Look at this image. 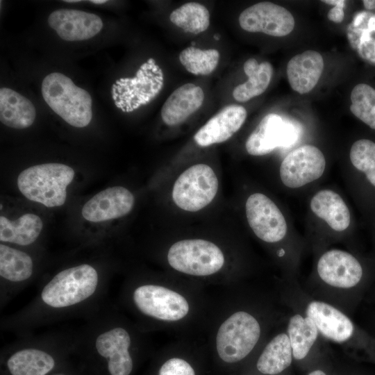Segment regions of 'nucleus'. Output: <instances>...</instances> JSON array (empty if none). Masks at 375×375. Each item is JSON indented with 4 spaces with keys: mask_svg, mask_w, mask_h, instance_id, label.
<instances>
[{
    "mask_svg": "<svg viewBox=\"0 0 375 375\" xmlns=\"http://www.w3.org/2000/svg\"><path fill=\"white\" fill-rule=\"evenodd\" d=\"M312 212L323 219L333 230L343 231L351 222L350 212L342 198L331 190H322L311 199Z\"/></svg>",
    "mask_w": 375,
    "mask_h": 375,
    "instance_id": "4be33fe9",
    "label": "nucleus"
},
{
    "mask_svg": "<svg viewBox=\"0 0 375 375\" xmlns=\"http://www.w3.org/2000/svg\"><path fill=\"white\" fill-rule=\"evenodd\" d=\"M165 260L172 274L205 287L238 283L227 252L210 240L190 238L174 241L167 247Z\"/></svg>",
    "mask_w": 375,
    "mask_h": 375,
    "instance_id": "7ed1b4c3",
    "label": "nucleus"
},
{
    "mask_svg": "<svg viewBox=\"0 0 375 375\" xmlns=\"http://www.w3.org/2000/svg\"><path fill=\"white\" fill-rule=\"evenodd\" d=\"M349 158L352 165L365 173L375 187V143L367 139L356 141L351 147Z\"/></svg>",
    "mask_w": 375,
    "mask_h": 375,
    "instance_id": "7c9ffc66",
    "label": "nucleus"
},
{
    "mask_svg": "<svg viewBox=\"0 0 375 375\" xmlns=\"http://www.w3.org/2000/svg\"><path fill=\"white\" fill-rule=\"evenodd\" d=\"M245 211L250 228L262 241L276 243L285 236L288 226L283 213L264 194H251L247 199Z\"/></svg>",
    "mask_w": 375,
    "mask_h": 375,
    "instance_id": "6e6552de",
    "label": "nucleus"
},
{
    "mask_svg": "<svg viewBox=\"0 0 375 375\" xmlns=\"http://www.w3.org/2000/svg\"><path fill=\"white\" fill-rule=\"evenodd\" d=\"M219 57V52L217 49L201 50L190 47L180 53L179 61L188 72L194 75L206 76L216 69Z\"/></svg>",
    "mask_w": 375,
    "mask_h": 375,
    "instance_id": "c85d7f7f",
    "label": "nucleus"
},
{
    "mask_svg": "<svg viewBox=\"0 0 375 375\" xmlns=\"http://www.w3.org/2000/svg\"><path fill=\"white\" fill-rule=\"evenodd\" d=\"M36 117L33 103L19 92L8 88L0 89V121L16 129L31 126Z\"/></svg>",
    "mask_w": 375,
    "mask_h": 375,
    "instance_id": "412c9836",
    "label": "nucleus"
},
{
    "mask_svg": "<svg viewBox=\"0 0 375 375\" xmlns=\"http://www.w3.org/2000/svg\"><path fill=\"white\" fill-rule=\"evenodd\" d=\"M54 365V359L50 354L36 349L19 350L7 361L12 375H46Z\"/></svg>",
    "mask_w": 375,
    "mask_h": 375,
    "instance_id": "393cba45",
    "label": "nucleus"
},
{
    "mask_svg": "<svg viewBox=\"0 0 375 375\" xmlns=\"http://www.w3.org/2000/svg\"><path fill=\"white\" fill-rule=\"evenodd\" d=\"M317 272L326 284L340 289L355 287L362 276L358 260L351 253L340 249H331L323 253L317 262Z\"/></svg>",
    "mask_w": 375,
    "mask_h": 375,
    "instance_id": "ddd939ff",
    "label": "nucleus"
},
{
    "mask_svg": "<svg viewBox=\"0 0 375 375\" xmlns=\"http://www.w3.org/2000/svg\"><path fill=\"white\" fill-rule=\"evenodd\" d=\"M308 375H326L323 371L317 369L308 374Z\"/></svg>",
    "mask_w": 375,
    "mask_h": 375,
    "instance_id": "e433bc0d",
    "label": "nucleus"
},
{
    "mask_svg": "<svg viewBox=\"0 0 375 375\" xmlns=\"http://www.w3.org/2000/svg\"><path fill=\"white\" fill-rule=\"evenodd\" d=\"M324 66V59L316 51H306L292 57L286 69L292 89L301 94L310 92L317 84Z\"/></svg>",
    "mask_w": 375,
    "mask_h": 375,
    "instance_id": "6ab92c4d",
    "label": "nucleus"
},
{
    "mask_svg": "<svg viewBox=\"0 0 375 375\" xmlns=\"http://www.w3.org/2000/svg\"><path fill=\"white\" fill-rule=\"evenodd\" d=\"M351 112L359 119L375 129V90L365 83L356 85L350 95Z\"/></svg>",
    "mask_w": 375,
    "mask_h": 375,
    "instance_id": "c756f323",
    "label": "nucleus"
},
{
    "mask_svg": "<svg viewBox=\"0 0 375 375\" xmlns=\"http://www.w3.org/2000/svg\"><path fill=\"white\" fill-rule=\"evenodd\" d=\"M240 27L250 33L283 37L292 32L294 19L290 11L276 3L259 2L244 10L239 16Z\"/></svg>",
    "mask_w": 375,
    "mask_h": 375,
    "instance_id": "9d476101",
    "label": "nucleus"
},
{
    "mask_svg": "<svg viewBox=\"0 0 375 375\" xmlns=\"http://www.w3.org/2000/svg\"><path fill=\"white\" fill-rule=\"evenodd\" d=\"M345 2L344 1L342 3L335 6L328 11L327 17L330 21L335 23H340L343 21L344 17L343 8Z\"/></svg>",
    "mask_w": 375,
    "mask_h": 375,
    "instance_id": "2f4dec72",
    "label": "nucleus"
},
{
    "mask_svg": "<svg viewBox=\"0 0 375 375\" xmlns=\"http://www.w3.org/2000/svg\"><path fill=\"white\" fill-rule=\"evenodd\" d=\"M170 21L185 32L199 34L210 25V13L202 4L197 2L184 3L169 15Z\"/></svg>",
    "mask_w": 375,
    "mask_h": 375,
    "instance_id": "cd10ccee",
    "label": "nucleus"
},
{
    "mask_svg": "<svg viewBox=\"0 0 375 375\" xmlns=\"http://www.w3.org/2000/svg\"><path fill=\"white\" fill-rule=\"evenodd\" d=\"M32 258L25 252L0 244V275L12 282L29 278L33 273Z\"/></svg>",
    "mask_w": 375,
    "mask_h": 375,
    "instance_id": "bb28decb",
    "label": "nucleus"
},
{
    "mask_svg": "<svg viewBox=\"0 0 375 375\" xmlns=\"http://www.w3.org/2000/svg\"><path fill=\"white\" fill-rule=\"evenodd\" d=\"M369 29L370 31H374L375 30V16L372 17L370 20L369 21L368 24Z\"/></svg>",
    "mask_w": 375,
    "mask_h": 375,
    "instance_id": "c9c22d12",
    "label": "nucleus"
},
{
    "mask_svg": "<svg viewBox=\"0 0 375 375\" xmlns=\"http://www.w3.org/2000/svg\"><path fill=\"white\" fill-rule=\"evenodd\" d=\"M256 369L264 375H276L290 366L293 353L287 333L281 332L267 337L260 347Z\"/></svg>",
    "mask_w": 375,
    "mask_h": 375,
    "instance_id": "aec40b11",
    "label": "nucleus"
},
{
    "mask_svg": "<svg viewBox=\"0 0 375 375\" xmlns=\"http://www.w3.org/2000/svg\"><path fill=\"white\" fill-rule=\"evenodd\" d=\"M91 3L94 4H103L106 2H107L106 0H91L90 1Z\"/></svg>",
    "mask_w": 375,
    "mask_h": 375,
    "instance_id": "4c0bfd02",
    "label": "nucleus"
},
{
    "mask_svg": "<svg viewBox=\"0 0 375 375\" xmlns=\"http://www.w3.org/2000/svg\"><path fill=\"white\" fill-rule=\"evenodd\" d=\"M42 94L47 105L69 125L83 128L92 118V100L85 90L65 74L53 72L42 83Z\"/></svg>",
    "mask_w": 375,
    "mask_h": 375,
    "instance_id": "20e7f679",
    "label": "nucleus"
},
{
    "mask_svg": "<svg viewBox=\"0 0 375 375\" xmlns=\"http://www.w3.org/2000/svg\"><path fill=\"white\" fill-rule=\"evenodd\" d=\"M326 159L315 146L305 144L289 153L280 166V178L288 188H298L319 178Z\"/></svg>",
    "mask_w": 375,
    "mask_h": 375,
    "instance_id": "1a4fd4ad",
    "label": "nucleus"
},
{
    "mask_svg": "<svg viewBox=\"0 0 375 375\" xmlns=\"http://www.w3.org/2000/svg\"><path fill=\"white\" fill-rule=\"evenodd\" d=\"M43 227L41 218L33 213L24 214L11 221L0 217V240L26 246L34 242Z\"/></svg>",
    "mask_w": 375,
    "mask_h": 375,
    "instance_id": "5701e85b",
    "label": "nucleus"
},
{
    "mask_svg": "<svg viewBox=\"0 0 375 375\" xmlns=\"http://www.w3.org/2000/svg\"><path fill=\"white\" fill-rule=\"evenodd\" d=\"M296 139L292 124L280 115L271 113L265 116L248 137L245 148L251 156L269 153L277 147L289 146Z\"/></svg>",
    "mask_w": 375,
    "mask_h": 375,
    "instance_id": "f8f14e48",
    "label": "nucleus"
},
{
    "mask_svg": "<svg viewBox=\"0 0 375 375\" xmlns=\"http://www.w3.org/2000/svg\"><path fill=\"white\" fill-rule=\"evenodd\" d=\"M219 181L214 170L206 164H197L185 169L176 180L172 199L181 209L197 212L215 199Z\"/></svg>",
    "mask_w": 375,
    "mask_h": 375,
    "instance_id": "0eeeda50",
    "label": "nucleus"
},
{
    "mask_svg": "<svg viewBox=\"0 0 375 375\" xmlns=\"http://www.w3.org/2000/svg\"><path fill=\"white\" fill-rule=\"evenodd\" d=\"M49 26L66 41L88 40L103 28L101 19L94 13L74 9H58L48 17Z\"/></svg>",
    "mask_w": 375,
    "mask_h": 375,
    "instance_id": "2eb2a0df",
    "label": "nucleus"
},
{
    "mask_svg": "<svg viewBox=\"0 0 375 375\" xmlns=\"http://www.w3.org/2000/svg\"><path fill=\"white\" fill-rule=\"evenodd\" d=\"M364 7L367 10L375 8V0H364L362 1Z\"/></svg>",
    "mask_w": 375,
    "mask_h": 375,
    "instance_id": "473e14b6",
    "label": "nucleus"
},
{
    "mask_svg": "<svg viewBox=\"0 0 375 375\" xmlns=\"http://www.w3.org/2000/svg\"><path fill=\"white\" fill-rule=\"evenodd\" d=\"M287 331L293 358L303 359L317 340L319 331L316 325L310 317L295 314L289 319Z\"/></svg>",
    "mask_w": 375,
    "mask_h": 375,
    "instance_id": "a878e982",
    "label": "nucleus"
},
{
    "mask_svg": "<svg viewBox=\"0 0 375 375\" xmlns=\"http://www.w3.org/2000/svg\"><path fill=\"white\" fill-rule=\"evenodd\" d=\"M344 1V0H325V1H322V2H325L326 3L332 4V5H334V6L342 3Z\"/></svg>",
    "mask_w": 375,
    "mask_h": 375,
    "instance_id": "f704fd0d",
    "label": "nucleus"
},
{
    "mask_svg": "<svg viewBox=\"0 0 375 375\" xmlns=\"http://www.w3.org/2000/svg\"><path fill=\"white\" fill-rule=\"evenodd\" d=\"M98 274L88 264L80 265L58 273L44 287L41 297L49 306L61 308L77 304L96 291Z\"/></svg>",
    "mask_w": 375,
    "mask_h": 375,
    "instance_id": "423d86ee",
    "label": "nucleus"
},
{
    "mask_svg": "<svg viewBox=\"0 0 375 375\" xmlns=\"http://www.w3.org/2000/svg\"><path fill=\"white\" fill-rule=\"evenodd\" d=\"M214 288L203 337L206 351L220 363L237 365L260 349L274 312L267 297L238 283Z\"/></svg>",
    "mask_w": 375,
    "mask_h": 375,
    "instance_id": "f257e3e1",
    "label": "nucleus"
},
{
    "mask_svg": "<svg viewBox=\"0 0 375 375\" xmlns=\"http://www.w3.org/2000/svg\"><path fill=\"white\" fill-rule=\"evenodd\" d=\"M208 288L169 274L130 287L135 312L176 338L203 339L212 306Z\"/></svg>",
    "mask_w": 375,
    "mask_h": 375,
    "instance_id": "f03ea898",
    "label": "nucleus"
},
{
    "mask_svg": "<svg viewBox=\"0 0 375 375\" xmlns=\"http://www.w3.org/2000/svg\"><path fill=\"white\" fill-rule=\"evenodd\" d=\"M117 86L116 84L112 85V97L114 101H117L119 96V94L117 92Z\"/></svg>",
    "mask_w": 375,
    "mask_h": 375,
    "instance_id": "72a5a7b5",
    "label": "nucleus"
},
{
    "mask_svg": "<svg viewBox=\"0 0 375 375\" xmlns=\"http://www.w3.org/2000/svg\"><path fill=\"white\" fill-rule=\"evenodd\" d=\"M306 315L313 321L319 333L333 342H344L353 333L351 319L329 303L312 301L306 308Z\"/></svg>",
    "mask_w": 375,
    "mask_h": 375,
    "instance_id": "f3484780",
    "label": "nucleus"
},
{
    "mask_svg": "<svg viewBox=\"0 0 375 375\" xmlns=\"http://www.w3.org/2000/svg\"><path fill=\"white\" fill-rule=\"evenodd\" d=\"M204 100L202 88L193 83L184 84L167 98L161 109V117L167 126L183 123L197 111Z\"/></svg>",
    "mask_w": 375,
    "mask_h": 375,
    "instance_id": "a211bd4d",
    "label": "nucleus"
},
{
    "mask_svg": "<svg viewBox=\"0 0 375 375\" xmlns=\"http://www.w3.org/2000/svg\"><path fill=\"white\" fill-rule=\"evenodd\" d=\"M74 177V169L61 163H45L23 170L17 178V186L28 199L53 208L63 205L67 187Z\"/></svg>",
    "mask_w": 375,
    "mask_h": 375,
    "instance_id": "39448f33",
    "label": "nucleus"
},
{
    "mask_svg": "<svg viewBox=\"0 0 375 375\" xmlns=\"http://www.w3.org/2000/svg\"><path fill=\"white\" fill-rule=\"evenodd\" d=\"M132 331L118 326L100 334L95 342L99 354L108 360L110 375H130L133 369Z\"/></svg>",
    "mask_w": 375,
    "mask_h": 375,
    "instance_id": "9b49d317",
    "label": "nucleus"
},
{
    "mask_svg": "<svg viewBox=\"0 0 375 375\" xmlns=\"http://www.w3.org/2000/svg\"><path fill=\"white\" fill-rule=\"evenodd\" d=\"M243 68L249 78L233 91V97L239 102L247 101L262 94L269 86L273 74V67L269 62L258 63L255 58L248 59Z\"/></svg>",
    "mask_w": 375,
    "mask_h": 375,
    "instance_id": "b1692460",
    "label": "nucleus"
},
{
    "mask_svg": "<svg viewBox=\"0 0 375 375\" xmlns=\"http://www.w3.org/2000/svg\"><path fill=\"white\" fill-rule=\"evenodd\" d=\"M54 375H64L62 374H54Z\"/></svg>",
    "mask_w": 375,
    "mask_h": 375,
    "instance_id": "ea45409f",
    "label": "nucleus"
},
{
    "mask_svg": "<svg viewBox=\"0 0 375 375\" xmlns=\"http://www.w3.org/2000/svg\"><path fill=\"white\" fill-rule=\"evenodd\" d=\"M65 1L68 2V3H72V2L76 3V2H79L80 0H65Z\"/></svg>",
    "mask_w": 375,
    "mask_h": 375,
    "instance_id": "58836bf2",
    "label": "nucleus"
},
{
    "mask_svg": "<svg viewBox=\"0 0 375 375\" xmlns=\"http://www.w3.org/2000/svg\"><path fill=\"white\" fill-rule=\"evenodd\" d=\"M135 203L133 194L126 188L115 186L95 194L83 206L81 214L91 222H102L128 214Z\"/></svg>",
    "mask_w": 375,
    "mask_h": 375,
    "instance_id": "4468645a",
    "label": "nucleus"
},
{
    "mask_svg": "<svg viewBox=\"0 0 375 375\" xmlns=\"http://www.w3.org/2000/svg\"><path fill=\"white\" fill-rule=\"evenodd\" d=\"M247 116L240 105H229L210 118L194 135L200 147L224 142L231 138L243 125Z\"/></svg>",
    "mask_w": 375,
    "mask_h": 375,
    "instance_id": "dca6fc26",
    "label": "nucleus"
}]
</instances>
